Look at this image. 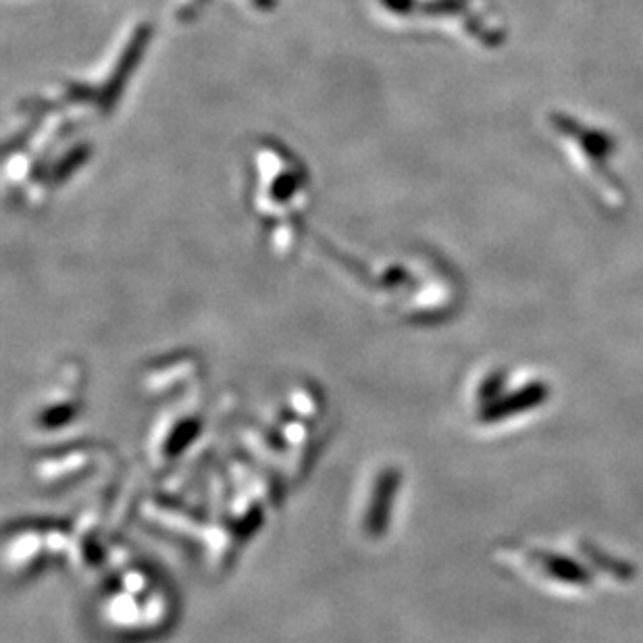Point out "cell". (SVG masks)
<instances>
[{
    "instance_id": "obj_1",
    "label": "cell",
    "mask_w": 643,
    "mask_h": 643,
    "mask_svg": "<svg viewBox=\"0 0 643 643\" xmlns=\"http://www.w3.org/2000/svg\"><path fill=\"white\" fill-rule=\"evenodd\" d=\"M550 398L548 385L542 381H533L523 385L521 390L512 392L504 398H496L494 402L487 404L481 413V421L485 423H498L506 421L510 417H517L527 413V410H533L537 406H542Z\"/></svg>"
},
{
    "instance_id": "obj_2",
    "label": "cell",
    "mask_w": 643,
    "mask_h": 643,
    "mask_svg": "<svg viewBox=\"0 0 643 643\" xmlns=\"http://www.w3.org/2000/svg\"><path fill=\"white\" fill-rule=\"evenodd\" d=\"M531 558L548 577H552L560 583L577 585V587H587L591 583V573L583 567V564L575 562L573 558L560 556L554 552H544V550L533 552Z\"/></svg>"
},
{
    "instance_id": "obj_3",
    "label": "cell",
    "mask_w": 643,
    "mask_h": 643,
    "mask_svg": "<svg viewBox=\"0 0 643 643\" xmlns=\"http://www.w3.org/2000/svg\"><path fill=\"white\" fill-rule=\"evenodd\" d=\"M581 552L596 564L598 569H602L604 573L616 577V579H621V581H629L631 577H635V567H631L629 562L625 560H619V558H614V556H608L604 550L600 548H594L591 544H583L581 546Z\"/></svg>"
},
{
    "instance_id": "obj_4",
    "label": "cell",
    "mask_w": 643,
    "mask_h": 643,
    "mask_svg": "<svg viewBox=\"0 0 643 643\" xmlns=\"http://www.w3.org/2000/svg\"><path fill=\"white\" fill-rule=\"evenodd\" d=\"M502 388H504V373H496L485 381V385L481 388V394H483L481 398H487L490 402H494Z\"/></svg>"
}]
</instances>
